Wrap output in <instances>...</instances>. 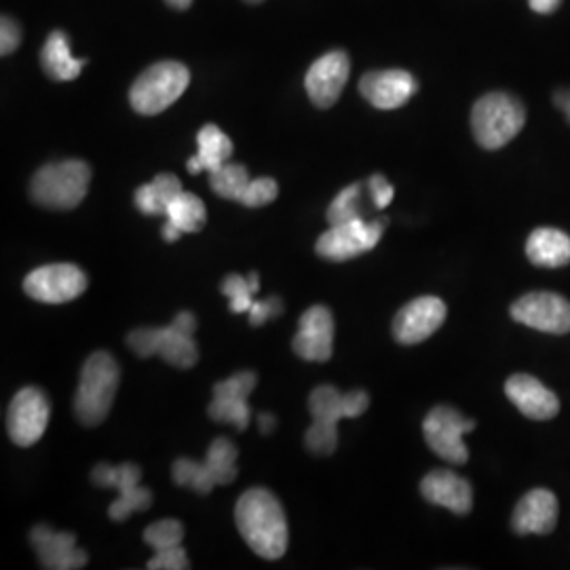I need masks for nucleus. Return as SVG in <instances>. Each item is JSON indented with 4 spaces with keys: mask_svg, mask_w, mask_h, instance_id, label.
<instances>
[{
    "mask_svg": "<svg viewBox=\"0 0 570 570\" xmlns=\"http://www.w3.org/2000/svg\"><path fill=\"white\" fill-rule=\"evenodd\" d=\"M235 522L245 543L265 560H279L287 550V520L279 499L266 489H249L235 508Z\"/></svg>",
    "mask_w": 570,
    "mask_h": 570,
    "instance_id": "obj_1",
    "label": "nucleus"
},
{
    "mask_svg": "<svg viewBox=\"0 0 570 570\" xmlns=\"http://www.w3.org/2000/svg\"><path fill=\"white\" fill-rule=\"evenodd\" d=\"M119 381L121 370L110 353L98 351L89 355L75 395V416L85 428H96L104 423L115 402Z\"/></svg>",
    "mask_w": 570,
    "mask_h": 570,
    "instance_id": "obj_2",
    "label": "nucleus"
},
{
    "mask_svg": "<svg viewBox=\"0 0 570 570\" xmlns=\"http://www.w3.org/2000/svg\"><path fill=\"white\" fill-rule=\"evenodd\" d=\"M527 110L510 94H489L471 110V129L478 144L487 150H499L510 144L524 127Z\"/></svg>",
    "mask_w": 570,
    "mask_h": 570,
    "instance_id": "obj_3",
    "label": "nucleus"
},
{
    "mask_svg": "<svg viewBox=\"0 0 570 570\" xmlns=\"http://www.w3.org/2000/svg\"><path fill=\"white\" fill-rule=\"evenodd\" d=\"M89 183L91 167L79 159H68L41 167L32 178L30 195L49 209H75L85 199Z\"/></svg>",
    "mask_w": 570,
    "mask_h": 570,
    "instance_id": "obj_4",
    "label": "nucleus"
},
{
    "mask_svg": "<svg viewBox=\"0 0 570 570\" xmlns=\"http://www.w3.org/2000/svg\"><path fill=\"white\" fill-rule=\"evenodd\" d=\"M190 82V72L180 61H159L144 70L136 79L129 102L136 112L144 117H155L167 110L183 96Z\"/></svg>",
    "mask_w": 570,
    "mask_h": 570,
    "instance_id": "obj_5",
    "label": "nucleus"
},
{
    "mask_svg": "<svg viewBox=\"0 0 570 570\" xmlns=\"http://www.w3.org/2000/svg\"><path fill=\"white\" fill-rule=\"evenodd\" d=\"M127 345L138 357L159 355L169 366L193 367L199 360V351L193 334H186L174 322L164 327H138L127 336Z\"/></svg>",
    "mask_w": 570,
    "mask_h": 570,
    "instance_id": "obj_6",
    "label": "nucleus"
},
{
    "mask_svg": "<svg viewBox=\"0 0 570 570\" xmlns=\"http://www.w3.org/2000/svg\"><path fill=\"white\" fill-rule=\"evenodd\" d=\"M475 429V421L465 419L450 406L433 407L423 423L429 449L452 465L468 463L469 450L463 438Z\"/></svg>",
    "mask_w": 570,
    "mask_h": 570,
    "instance_id": "obj_7",
    "label": "nucleus"
},
{
    "mask_svg": "<svg viewBox=\"0 0 570 570\" xmlns=\"http://www.w3.org/2000/svg\"><path fill=\"white\" fill-rule=\"evenodd\" d=\"M387 223V218L374 223L357 218L346 225L330 226V230L317 239L315 252L332 263H345L351 258H357L379 245Z\"/></svg>",
    "mask_w": 570,
    "mask_h": 570,
    "instance_id": "obj_8",
    "label": "nucleus"
},
{
    "mask_svg": "<svg viewBox=\"0 0 570 570\" xmlns=\"http://www.w3.org/2000/svg\"><path fill=\"white\" fill-rule=\"evenodd\" d=\"M85 289L87 275L70 263L41 266L23 279V292L42 305H63L77 301Z\"/></svg>",
    "mask_w": 570,
    "mask_h": 570,
    "instance_id": "obj_9",
    "label": "nucleus"
},
{
    "mask_svg": "<svg viewBox=\"0 0 570 570\" xmlns=\"http://www.w3.org/2000/svg\"><path fill=\"white\" fill-rule=\"evenodd\" d=\"M51 406L41 389L26 387L16 393L7 412V431L13 444L21 449L35 446L49 423Z\"/></svg>",
    "mask_w": 570,
    "mask_h": 570,
    "instance_id": "obj_10",
    "label": "nucleus"
},
{
    "mask_svg": "<svg viewBox=\"0 0 570 570\" xmlns=\"http://www.w3.org/2000/svg\"><path fill=\"white\" fill-rule=\"evenodd\" d=\"M511 317L522 326L548 332L569 334L570 303L553 292H530L511 306Z\"/></svg>",
    "mask_w": 570,
    "mask_h": 570,
    "instance_id": "obj_11",
    "label": "nucleus"
},
{
    "mask_svg": "<svg viewBox=\"0 0 570 570\" xmlns=\"http://www.w3.org/2000/svg\"><path fill=\"white\" fill-rule=\"evenodd\" d=\"M449 308L438 296H421L404 308L393 320V336L400 345H419L431 338L446 322Z\"/></svg>",
    "mask_w": 570,
    "mask_h": 570,
    "instance_id": "obj_12",
    "label": "nucleus"
},
{
    "mask_svg": "<svg viewBox=\"0 0 570 570\" xmlns=\"http://www.w3.org/2000/svg\"><path fill=\"white\" fill-rule=\"evenodd\" d=\"M256 381L254 372H237L220 381L214 387V400L207 410L209 419L216 423H230L239 431L249 428L252 410L247 406V397L256 389Z\"/></svg>",
    "mask_w": 570,
    "mask_h": 570,
    "instance_id": "obj_13",
    "label": "nucleus"
},
{
    "mask_svg": "<svg viewBox=\"0 0 570 570\" xmlns=\"http://www.w3.org/2000/svg\"><path fill=\"white\" fill-rule=\"evenodd\" d=\"M351 72V61L345 51H330L313 61L306 72L305 87L311 102L330 108L338 102Z\"/></svg>",
    "mask_w": 570,
    "mask_h": 570,
    "instance_id": "obj_14",
    "label": "nucleus"
},
{
    "mask_svg": "<svg viewBox=\"0 0 570 570\" xmlns=\"http://www.w3.org/2000/svg\"><path fill=\"white\" fill-rule=\"evenodd\" d=\"M294 353L305 362H327L334 351V317L327 306H311L301 317L292 341Z\"/></svg>",
    "mask_w": 570,
    "mask_h": 570,
    "instance_id": "obj_15",
    "label": "nucleus"
},
{
    "mask_svg": "<svg viewBox=\"0 0 570 570\" xmlns=\"http://www.w3.org/2000/svg\"><path fill=\"white\" fill-rule=\"evenodd\" d=\"M419 82L406 70H374L360 81V94L379 110H395L410 102Z\"/></svg>",
    "mask_w": 570,
    "mask_h": 570,
    "instance_id": "obj_16",
    "label": "nucleus"
},
{
    "mask_svg": "<svg viewBox=\"0 0 570 570\" xmlns=\"http://www.w3.org/2000/svg\"><path fill=\"white\" fill-rule=\"evenodd\" d=\"M30 543L41 560L42 569L75 570L87 564V553L77 548V537L72 532L39 524L30 530Z\"/></svg>",
    "mask_w": 570,
    "mask_h": 570,
    "instance_id": "obj_17",
    "label": "nucleus"
},
{
    "mask_svg": "<svg viewBox=\"0 0 570 570\" xmlns=\"http://www.w3.org/2000/svg\"><path fill=\"white\" fill-rule=\"evenodd\" d=\"M370 406V397L366 391L357 389L351 393H341L336 387L322 385V387L313 389V393L308 395V410L313 421L327 423V425H336L343 419H357L366 412Z\"/></svg>",
    "mask_w": 570,
    "mask_h": 570,
    "instance_id": "obj_18",
    "label": "nucleus"
},
{
    "mask_svg": "<svg viewBox=\"0 0 570 570\" xmlns=\"http://www.w3.org/2000/svg\"><path fill=\"white\" fill-rule=\"evenodd\" d=\"M511 404L532 421H550L560 412V402L551 389L530 374H513L505 383Z\"/></svg>",
    "mask_w": 570,
    "mask_h": 570,
    "instance_id": "obj_19",
    "label": "nucleus"
},
{
    "mask_svg": "<svg viewBox=\"0 0 570 570\" xmlns=\"http://www.w3.org/2000/svg\"><path fill=\"white\" fill-rule=\"evenodd\" d=\"M558 524V499L546 489L530 490L515 505L511 527L518 534H550Z\"/></svg>",
    "mask_w": 570,
    "mask_h": 570,
    "instance_id": "obj_20",
    "label": "nucleus"
},
{
    "mask_svg": "<svg viewBox=\"0 0 570 570\" xmlns=\"http://www.w3.org/2000/svg\"><path fill=\"white\" fill-rule=\"evenodd\" d=\"M421 492L429 503L459 515H468L473 508V492L468 480L449 469H435L428 473L421 482Z\"/></svg>",
    "mask_w": 570,
    "mask_h": 570,
    "instance_id": "obj_21",
    "label": "nucleus"
},
{
    "mask_svg": "<svg viewBox=\"0 0 570 570\" xmlns=\"http://www.w3.org/2000/svg\"><path fill=\"white\" fill-rule=\"evenodd\" d=\"M530 263L543 268H560L570 263V237L558 228H537L527 242Z\"/></svg>",
    "mask_w": 570,
    "mask_h": 570,
    "instance_id": "obj_22",
    "label": "nucleus"
},
{
    "mask_svg": "<svg viewBox=\"0 0 570 570\" xmlns=\"http://www.w3.org/2000/svg\"><path fill=\"white\" fill-rule=\"evenodd\" d=\"M197 155L188 159L186 169L190 174H202V171H216L223 165L228 164L230 155H233V142L226 136L225 131L216 125H205L197 136Z\"/></svg>",
    "mask_w": 570,
    "mask_h": 570,
    "instance_id": "obj_23",
    "label": "nucleus"
},
{
    "mask_svg": "<svg viewBox=\"0 0 570 570\" xmlns=\"http://www.w3.org/2000/svg\"><path fill=\"white\" fill-rule=\"evenodd\" d=\"M41 63L42 70L53 81H75L81 75L87 60L72 58L68 37L60 30H56V32L49 35V39L42 45Z\"/></svg>",
    "mask_w": 570,
    "mask_h": 570,
    "instance_id": "obj_24",
    "label": "nucleus"
},
{
    "mask_svg": "<svg viewBox=\"0 0 570 570\" xmlns=\"http://www.w3.org/2000/svg\"><path fill=\"white\" fill-rule=\"evenodd\" d=\"M183 193V183L174 174H159L136 190V207L146 216H165L169 204Z\"/></svg>",
    "mask_w": 570,
    "mask_h": 570,
    "instance_id": "obj_25",
    "label": "nucleus"
},
{
    "mask_svg": "<svg viewBox=\"0 0 570 570\" xmlns=\"http://www.w3.org/2000/svg\"><path fill=\"white\" fill-rule=\"evenodd\" d=\"M167 220L178 226L183 233H199L207 223L205 204L193 193L183 190L169 207H167Z\"/></svg>",
    "mask_w": 570,
    "mask_h": 570,
    "instance_id": "obj_26",
    "label": "nucleus"
},
{
    "mask_svg": "<svg viewBox=\"0 0 570 570\" xmlns=\"http://www.w3.org/2000/svg\"><path fill=\"white\" fill-rule=\"evenodd\" d=\"M237 456L239 452L228 438H218L209 444L205 454V465L212 471L218 487L233 484L237 478Z\"/></svg>",
    "mask_w": 570,
    "mask_h": 570,
    "instance_id": "obj_27",
    "label": "nucleus"
},
{
    "mask_svg": "<svg viewBox=\"0 0 570 570\" xmlns=\"http://www.w3.org/2000/svg\"><path fill=\"white\" fill-rule=\"evenodd\" d=\"M142 480V469L138 468L136 463H121V465H108V463H100L91 471V482L102 487V489L119 490L129 492V490L138 489Z\"/></svg>",
    "mask_w": 570,
    "mask_h": 570,
    "instance_id": "obj_28",
    "label": "nucleus"
},
{
    "mask_svg": "<svg viewBox=\"0 0 570 570\" xmlns=\"http://www.w3.org/2000/svg\"><path fill=\"white\" fill-rule=\"evenodd\" d=\"M249 180V174L245 169L244 165L239 164H225L220 169L212 171L209 174V186L212 190L223 197V199H230V202H237L242 199L247 184Z\"/></svg>",
    "mask_w": 570,
    "mask_h": 570,
    "instance_id": "obj_29",
    "label": "nucleus"
},
{
    "mask_svg": "<svg viewBox=\"0 0 570 570\" xmlns=\"http://www.w3.org/2000/svg\"><path fill=\"white\" fill-rule=\"evenodd\" d=\"M171 478L178 487L195 490L199 494H209L216 489V480L212 475L205 461H193V459H178L171 468Z\"/></svg>",
    "mask_w": 570,
    "mask_h": 570,
    "instance_id": "obj_30",
    "label": "nucleus"
},
{
    "mask_svg": "<svg viewBox=\"0 0 570 570\" xmlns=\"http://www.w3.org/2000/svg\"><path fill=\"white\" fill-rule=\"evenodd\" d=\"M360 195H362V184H351L334 197V202L327 207L330 226L346 225L351 220L364 218L360 209Z\"/></svg>",
    "mask_w": 570,
    "mask_h": 570,
    "instance_id": "obj_31",
    "label": "nucleus"
},
{
    "mask_svg": "<svg viewBox=\"0 0 570 570\" xmlns=\"http://www.w3.org/2000/svg\"><path fill=\"white\" fill-rule=\"evenodd\" d=\"M184 539V527L178 520H159L153 522L148 529L144 530V541L155 551L167 550L174 546H180Z\"/></svg>",
    "mask_w": 570,
    "mask_h": 570,
    "instance_id": "obj_32",
    "label": "nucleus"
},
{
    "mask_svg": "<svg viewBox=\"0 0 570 570\" xmlns=\"http://www.w3.org/2000/svg\"><path fill=\"white\" fill-rule=\"evenodd\" d=\"M150 505H153V492L148 489H144V487H138V489L119 494L117 501L110 505L108 515H110L115 522H125L131 513L146 511Z\"/></svg>",
    "mask_w": 570,
    "mask_h": 570,
    "instance_id": "obj_33",
    "label": "nucleus"
},
{
    "mask_svg": "<svg viewBox=\"0 0 570 570\" xmlns=\"http://www.w3.org/2000/svg\"><path fill=\"white\" fill-rule=\"evenodd\" d=\"M220 289H223L226 298L230 301L233 313H249V308L254 305V301H252L254 292H252V285L247 282V277L230 273V275H226Z\"/></svg>",
    "mask_w": 570,
    "mask_h": 570,
    "instance_id": "obj_34",
    "label": "nucleus"
},
{
    "mask_svg": "<svg viewBox=\"0 0 570 570\" xmlns=\"http://www.w3.org/2000/svg\"><path fill=\"white\" fill-rule=\"evenodd\" d=\"M306 450L320 456L332 454L338 446V428L313 421L305 435Z\"/></svg>",
    "mask_w": 570,
    "mask_h": 570,
    "instance_id": "obj_35",
    "label": "nucleus"
},
{
    "mask_svg": "<svg viewBox=\"0 0 570 570\" xmlns=\"http://www.w3.org/2000/svg\"><path fill=\"white\" fill-rule=\"evenodd\" d=\"M277 195H279V186L273 178H258L247 184L239 204L245 207H263V205L273 204Z\"/></svg>",
    "mask_w": 570,
    "mask_h": 570,
    "instance_id": "obj_36",
    "label": "nucleus"
},
{
    "mask_svg": "<svg viewBox=\"0 0 570 570\" xmlns=\"http://www.w3.org/2000/svg\"><path fill=\"white\" fill-rule=\"evenodd\" d=\"M188 567H190L188 556L183 550V546H174V548L157 551L148 562V569L150 570H186Z\"/></svg>",
    "mask_w": 570,
    "mask_h": 570,
    "instance_id": "obj_37",
    "label": "nucleus"
},
{
    "mask_svg": "<svg viewBox=\"0 0 570 570\" xmlns=\"http://www.w3.org/2000/svg\"><path fill=\"white\" fill-rule=\"evenodd\" d=\"M284 313V303L277 296H268L266 301H258L249 308V324L254 327L263 326L268 320L279 317Z\"/></svg>",
    "mask_w": 570,
    "mask_h": 570,
    "instance_id": "obj_38",
    "label": "nucleus"
},
{
    "mask_svg": "<svg viewBox=\"0 0 570 570\" xmlns=\"http://www.w3.org/2000/svg\"><path fill=\"white\" fill-rule=\"evenodd\" d=\"M21 42V30L20 26L16 23V21L11 20V18H2V23H0V53L2 56H9V53H13L18 47H20Z\"/></svg>",
    "mask_w": 570,
    "mask_h": 570,
    "instance_id": "obj_39",
    "label": "nucleus"
},
{
    "mask_svg": "<svg viewBox=\"0 0 570 570\" xmlns=\"http://www.w3.org/2000/svg\"><path fill=\"white\" fill-rule=\"evenodd\" d=\"M367 188H370V195H372V202L379 207V209H385L391 202H393V186L387 183L385 176L381 174H374L370 180H367Z\"/></svg>",
    "mask_w": 570,
    "mask_h": 570,
    "instance_id": "obj_40",
    "label": "nucleus"
},
{
    "mask_svg": "<svg viewBox=\"0 0 570 570\" xmlns=\"http://www.w3.org/2000/svg\"><path fill=\"white\" fill-rule=\"evenodd\" d=\"M530 9L534 11V13H541V16H550L553 13L556 9H558V4H560V0H529Z\"/></svg>",
    "mask_w": 570,
    "mask_h": 570,
    "instance_id": "obj_41",
    "label": "nucleus"
},
{
    "mask_svg": "<svg viewBox=\"0 0 570 570\" xmlns=\"http://www.w3.org/2000/svg\"><path fill=\"white\" fill-rule=\"evenodd\" d=\"M258 428H261V433H263V435L273 433V429L277 428V419H275V414H271V412H263V414L258 416Z\"/></svg>",
    "mask_w": 570,
    "mask_h": 570,
    "instance_id": "obj_42",
    "label": "nucleus"
},
{
    "mask_svg": "<svg viewBox=\"0 0 570 570\" xmlns=\"http://www.w3.org/2000/svg\"><path fill=\"white\" fill-rule=\"evenodd\" d=\"M553 102L567 115V119L570 121V91H558L553 96Z\"/></svg>",
    "mask_w": 570,
    "mask_h": 570,
    "instance_id": "obj_43",
    "label": "nucleus"
},
{
    "mask_svg": "<svg viewBox=\"0 0 570 570\" xmlns=\"http://www.w3.org/2000/svg\"><path fill=\"white\" fill-rule=\"evenodd\" d=\"M183 237V230L178 228V226L174 225V223H165L164 226V239L167 244H174V242H178Z\"/></svg>",
    "mask_w": 570,
    "mask_h": 570,
    "instance_id": "obj_44",
    "label": "nucleus"
},
{
    "mask_svg": "<svg viewBox=\"0 0 570 570\" xmlns=\"http://www.w3.org/2000/svg\"><path fill=\"white\" fill-rule=\"evenodd\" d=\"M247 282H249V285H252V292L256 294L258 289H261V282H258V273H249L247 275Z\"/></svg>",
    "mask_w": 570,
    "mask_h": 570,
    "instance_id": "obj_45",
    "label": "nucleus"
},
{
    "mask_svg": "<svg viewBox=\"0 0 570 570\" xmlns=\"http://www.w3.org/2000/svg\"><path fill=\"white\" fill-rule=\"evenodd\" d=\"M174 9H188L193 4V0H167Z\"/></svg>",
    "mask_w": 570,
    "mask_h": 570,
    "instance_id": "obj_46",
    "label": "nucleus"
},
{
    "mask_svg": "<svg viewBox=\"0 0 570 570\" xmlns=\"http://www.w3.org/2000/svg\"><path fill=\"white\" fill-rule=\"evenodd\" d=\"M247 2H252V4H258V2H263V0H247Z\"/></svg>",
    "mask_w": 570,
    "mask_h": 570,
    "instance_id": "obj_47",
    "label": "nucleus"
}]
</instances>
